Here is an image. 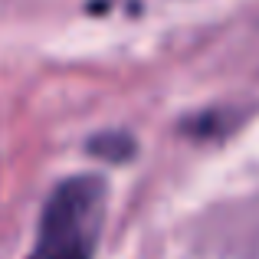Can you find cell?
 I'll use <instances>...</instances> for the list:
<instances>
[{"label": "cell", "mask_w": 259, "mask_h": 259, "mask_svg": "<svg viewBox=\"0 0 259 259\" xmlns=\"http://www.w3.org/2000/svg\"><path fill=\"white\" fill-rule=\"evenodd\" d=\"M105 213V184L76 174L50 194L30 259H92Z\"/></svg>", "instance_id": "1"}, {"label": "cell", "mask_w": 259, "mask_h": 259, "mask_svg": "<svg viewBox=\"0 0 259 259\" xmlns=\"http://www.w3.org/2000/svg\"><path fill=\"white\" fill-rule=\"evenodd\" d=\"M92 148L95 154H105V158H112V161H125L128 154H132V138L128 135H99V138L92 141Z\"/></svg>", "instance_id": "2"}]
</instances>
